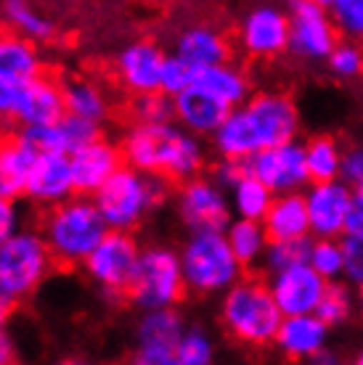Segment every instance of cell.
I'll return each instance as SVG.
<instances>
[{
    "mask_svg": "<svg viewBox=\"0 0 363 365\" xmlns=\"http://www.w3.org/2000/svg\"><path fill=\"white\" fill-rule=\"evenodd\" d=\"M125 165L144 175L164 178L167 182H186L202 178L207 151L202 138L191 135L175 122L138 125L130 122L119 138Z\"/></svg>",
    "mask_w": 363,
    "mask_h": 365,
    "instance_id": "cell-1",
    "label": "cell"
},
{
    "mask_svg": "<svg viewBox=\"0 0 363 365\" xmlns=\"http://www.w3.org/2000/svg\"><path fill=\"white\" fill-rule=\"evenodd\" d=\"M106 233L109 225L101 217L96 201L88 196H74L59 207H51L40 220V236L51 249L54 262L64 267L85 265Z\"/></svg>",
    "mask_w": 363,
    "mask_h": 365,
    "instance_id": "cell-2",
    "label": "cell"
},
{
    "mask_svg": "<svg viewBox=\"0 0 363 365\" xmlns=\"http://www.w3.org/2000/svg\"><path fill=\"white\" fill-rule=\"evenodd\" d=\"M167 193H170V182L164 178L144 175L125 165L93 196V201L109 230L133 233L146 220V215L162 207Z\"/></svg>",
    "mask_w": 363,
    "mask_h": 365,
    "instance_id": "cell-3",
    "label": "cell"
},
{
    "mask_svg": "<svg viewBox=\"0 0 363 365\" xmlns=\"http://www.w3.org/2000/svg\"><path fill=\"white\" fill-rule=\"evenodd\" d=\"M220 320L228 336H234L242 344L263 347L276 341L284 315L273 299L268 283L257 278H242L231 292L223 294Z\"/></svg>",
    "mask_w": 363,
    "mask_h": 365,
    "instance_id": "cell-4",
    "label": "cell"
},
{
    "mask_svg": "<svg viewBox=\"0 0 363 365\" xmlns=\"http://www.w3.org/2000/svg\"><path fill=\"white\" fill-rule=\"evenodd\" d=\"M178 255L186 286L194 294H226L242 281L244 267L228 247L226 233H191Z\"/></svg>",
    "mask_w": 363,
    "mask_h": 365,
    "instance_id": "cell-5",
    "label": "cell"
},
{
    "mask_svg": "<svg viewBox=\"0 0 363 365\" xmlns=\"http://www.w3.org/2000/svg\"><path fill=\"white\" fill-rule=\"evenodd\" d=\"M189 292L183 278L181 255L167 247H149L141 252L136 273L125 289V302L136 310H173Z\"/></svg>",
    "mask_w": 363,
    "mask_h": 365,
    "instance_id": "cell-6",
    "label": "cell"
},
{
    "mask_svg": "<svg viewBox=\"0 0 363 365\" xmlns=\"http://www.w3.org/2000/svg\"><path fill=\"white\" fill-rule=\"evenodd\" d=\"M54 265L40 230L21 228L0 249V299L11 307L29 299L46 283Z\"/></svg>",
    "mask_w": 363,
    "mask_h": 365,
    "instance_id": "cell-7",
    "label": "cell"
},
{
    "mask_svg": "<svg viewBox=\"0 0 363 365\" xmlns=\"http://www.w3.org/2000/svg\"><path fill=\"white\" fill-rule=\"evenodd\" d=\"M141 252L144 249H141V244H138V238L133 233L109 230L106 238L96 247V252L85 259L82 270L104 294L125 297L127 283H130V278L136 273L138 259H141Z\"/></svg>",
    "mask_w": 363,
    "mask_h": 365,
    "instance_id": "cell-8",
    "label": "cell"
},
{
    "mask_svg": "<svg viewBox=\"0 0 363 365\" xmlns=\"http://www.w3.org/2000/svg\"><path fill=\"white\" fill-rule=\"evenodd\" d=\"M339 46V29L324 3L297 0L289 6V51L308 61H329Z\"/></svg>",
    "mask_w": 363,
    "mask_h": 365,
    "instance_id": "cell-9",
    "label": "cell"
},
{
    "mask_svg": "<svg viewBox=\"0 0 363 365\" xmlns=\"http://www.w3.org/2000/svg\"><path fill=\"white\" fill-rule=\"evenodd\" d=\"M178 217L191 233H226L234 210L228 193L212 178H197L178 188Z\"/></svg>",
    "mask_w": 363,
    "mask_h": 365,
    "instance_id": "cell-10",
    "label": "cell"
},
{
    "mask_svg": "<svg viewBox=\"0 0 363 365\" xmlns=\"http://www.w3.org/2000/svg\"><path fill=\"white\" fill-rule=\"evenodd\" d=\"M247 167L257 180L271 188L273 196L300 193L302 185L310 182L308 165H305V146L297 140L257 151L247 162Z\"/></svg>",
    "mask_w": 363,
    "mask_h": 365,
    "instance_id": "cell-11",
    "label": "cell"
},
{
    "mask_svg": "<svg viewBox=\"0 0 363 365\" xmlns=\"http://www.w3.org/2000/svg\"><path fill=\"white\" fill-rule=\"evenodd\" d=\"M167 61V51L159 43L141 37L127 43L117 56V80L133 98L162 93V69Z\"/></svg>",
    "mask_w": 363,
    "mask_h": 365,
    "instance_id": "cell-12",
    "label": "cell"
},
{
    "mask_svg": "<svg viewBox=\"0 0 363 365\" xmlns=\"http://www.w3.org/2000/svg\"><path fill=\"white\" fill-rule=\"evenodd\" d=\"M355 191L342 180L332 182H310L305 191V207L310 217V233L316 238L345 236L347 215L353 207Z\"/></svg>",
    "mask_w": 363,
    "mask_h": 365,
    "instance_id": "cell-13",
    "label": "cell"
},
{
    "mask_svg": "<svg viewBox=\"0 0 363 365\" xmlns=\"http://www.w3.org/2000/svg\"><path fill=\"white\" fill-rule=\"evenodd\" d=\"M271 294L284 318H294V315H316L318 304L324 299L329 289V281L305 265L289 267L284 273L271 275Z\"/></svg>",
    "mask_w": 363,
    "mask_h": 365,
    "instance_id": "cell-14",
    "label": "cell"
},
{
    "mask_svg": "<svg viewBox=\"0 0 363 365\" xmlns=\"http://www.w3.org/2000/svg\"><path fill=\"white\" fill-rule=\"evenodd\" d=\"M239 46L254 58H273L289 48V14L276 6L247 11L239 24Z\"/></svg>",
    "mask_w": 363,
    "mask_h": 365,
    "instance_id": "cell-15",
    "label": "cell"
},
{
    "mask_svg": "<svg viewBox=\"0 0 363 365\" xmlns=\"http://www.w3.org/2000/svg\"><path fill=\"white\" fill-rule=\"evenodd\" d=\"M252 117L257 135L263 140V148L284 146L297 138L300 130V114L289 96L284 93H257L244 106Z\"/></svg>",
    "mask_w": 363,
    "mask_h": 365,
    "instance_id": "cell-16",
    "label": "cell"
},
{
    "mask_svg": "<svg viewBox=\"0 0 363 365\" xmlns=\"http://www.w3.org/2000/svg\"><path fill=\"white\" fill-rule=\"evenodd\" d=\"M69 159H72L77 196H88V199H93L125 167L122 148H119V143L109 140V138H99L91 146L74 151Z\"/></svg>",
    "mask_w": 363,
    "mask_h": 365,
    "instance_id": "cell-17",
    "label": "cell"
},
{
    "mask_svg": "<svg viewBox=\"0 0 363 365\" xmlns=\"http://www.w3.org/2000/svg\"><path fill=\"white\" fill-rule=\"evenodd\" d=\"M66 117V106H64V88L61 83L43 74L32 83L21 85L19 91L16 114H14V125L16 130L24 128H48L56 125Z\"/></svg>",
    "mask_w": 363,
    "mask_h": 365,
    "instance_id": "cell-18",
    "label": "cell"
},
{
    "mask_svg": "<svg viewBox=\"0 0 363 365\" xmlns=\"http://www.w3.org/2000/svg\"><path fill=\"white\" fill-rule=\"evenodd\" d=\"M32 204L37 207H59L64 201L77 196V185H74L72 159L66 154H40L35 167L29 173L27 191H24Z\"/></svg>",
    "mask_w": 363,
    "mask_h": 365,
    "instance_id": "cell-19",
    "label": "cell"
},
{
    "mask_svg": "<svg viewBox=\"0 0 363 365\" xmlns=\"http://www.w3.org/2000/svg\"><path fill=\"white\" fill-rule=\"evenodd\" d=\"M173 109H175V125L197 138H204V135L212 138L215 130L231 114V109H228L223 101H218L212 93H207L199 85H191L189 91L175 96Z\"/></svg>",
    "mask_w": 363,
    "mask_h": 365,
    "instance_id": "cell-20",
    "label": "cell"
},
{
    "mask_svg": "<svg viewBox=\"0 0 363 365\" xmlns=\"http://www.w3.org/2000/svg\"><path fill=\"white\" fill-rule=\"evenodd\" d=\"M173 53L194 66L197 72H204V69L231 61V43L212 24H191L178 32Z\"/></svg>",
    "mask_w": 363,
    "mask_h": 365,
    "instance_id": "cell-21",
    "label": "cell"
},
{
    "mask_svg": "<svg viewBox=\"0 0 363 365\" xmlns=\"http://www.w3.org/2000/svg\"><path fill=\"white\" fill-rule=\"evenodd\" d=\"M37 156L40 154L19 135V130L3 133L0 138V199L16 201L19 196H24Z\"/></svg>",
    "mask_w": 363,
    "mask_h": 365,
    "instance_id": "cell-22",
    "label": "cell"
},
{
    "mask_svg": "<svg viewBox=\"0 0 363 365\" xmlns=\"http://www.w3.org/2000/svg\"><path fill=\"white\" fill-rule=\"evenodd\" d=\"M46 74V61L37 43L16 35L14 29H0V80L27 85Z\"/></svg>",
    "mask_w": 363,
    "mask_h": 365,
    "instance_id": "cell-23",
    "label": "cell"
},
{
    "mask_svg": "<svg viewBox=\"0 0 363 365\" xmlns=\"http://www.w3.org/2000/svg\"><path fill=\"white\" fill-rule=\"evenodd\" d=\"M212 146L218 151L220 159L226 162H249L257 151H263V140L257 135L252 117L247 114V109H234L226 117V122L215 130L212 135Z\"/></svg>",
    "mask_w": 363,
    "mask_h": 365,
    "instance_id": "cell-24",
    "label": "cell"
},
{
    "mask_svg": "<svg viewBox=\"0 0 363 365\" xmlns=\"http://www.w3.org/2000/svg\"><path fill=\"white\" fill-rule=\"evenodd\" d=\"M263 228L271 238V244L284 241H308L310 236V217L305 207V193H287L276 196L271 210L263 220Z\"/></svg>",
    "mask_w": 363,
    "mask_h": 365,
    "instance_id": "cell-25",
    "label": "cell"
},
{
    "mask_svg": "<svg viewBox=\"0 0 363 365\" xmlns=\"http://www.w3.org/2000/svg\"><path fill=\"white\" fill-rule=\"evenodd\" d=\"M327 339L329 326L318 315H294V318H284L276 344L287 357L308 363L321 349H327Z\"/></svg>",
    "mask_w": 363,
    "mask_h": 365,
    "instance_id": "cell-26",
    "label": "cell"
},
{
    "mask_svg": "<svg viewBox=\"0 0 363 365\" xmlns=\"http://www.w3.org/2000/svg\"><path fill=\"white\" fill-rule=\"evenodd\" d=\"M186 320L178 310H154L144 312L136 326V347L138 349H164L175 352L178 341L186 334Z\"/></svg>",
    "mask_w": 363,
    "mask_h": 365,
    "instance_id": "cell-27",
    "label": "cell"
},
{
    "mask_svg": "<svg viewBox=\"0 0 363 365\" xmlns=\"http://www.w3.org/2000/svg\"><path fill=\"white\" fill-rule=\"evenodd\" d=\"M61 88L66 114L96 122V125H101L104 119L109 117V96L96 80L74 74V77L61 80Z\"/></svg>",
    "mask_w": 363,
    "mask_h": 365,
    "instance_id": "cell-28",
    "label": "cell"
},
{
    "mask_svg": "<svg viewBox=\"0 0 363 365\" xmlns=\"http://www.w3.org/2000/svg\"><path fill=\"white\" fill-rule=\"evenodd\" d=\"M197 85L204 88L207 93H212L218 101H223L231 111L247 106L249 98H252L249 96V80H247V74L237 64H231V61L199 72Z\"/></svg>",
    "mask_w": 363,
    "mask_h": 365,
    "instance_id": "cell-29",
    "label": "cell"
},
{
    "mask_svg": "<svg viewBox=\"0 0 363 365\" xmlns=\"http://www.w3.org/2000/svg\"><path fill=\"white\" fill-rule=\"evenodd\" d=\"M228 199H231V210H234L237 220H254V222H263L276 196H273L271 188L257 180V178L249 173V167H247L244 178L228 191Z\"/></svg>",
    "mask_w": 363,
    "mask_h": 365,
    "instance_id": "cell-30",
    "label": "cell"
},
{
    "mask_svg": "<svg viewBox=\"0 0 363 365\" xmlns=\"http://www.w3.org/2000/svg\"><path fill=\"white\" fill-rule=\"evenodd\" d=\"M3 19L16 35L27 37L32 43H48L56 37V24L54 19L46 16L40 9L21 3V0H9L3 3Z\"/></svg>",
    "mask_w": 363,
    "mask_h": 365,
    "instance_id": "cell-31",
    "label": "cell"
},
{
    "mask_svg": "<svg viewBox=\"0 0 363 365\" xmlns=\"http://www.w3.org/2000/svg\"><path fill=\"white\" fill-rule=\"evenodd\" d=\"M226 238L242 267L263 262L265 252L271 247V238L265 233L263 222H254V220H234L226 230Z\"/></svg>",
    "mask_w": 363,
    "mask_h": 365,
    "instance_id": "cell-32",
    "label": "cell"
},
{
    "mask_svg": "<svg viewBox=\"0 0 363 365\" xmlns=\"http://www.w3.org/2000/svg\"><path fill=\"white\" fill-rule=\"evenodd\" d=\"M342 151H345V148L339 146L334 138H329V135L310 138L308 143H305V165H308L310 182L339 180Z\"/></svg>",
    "mask_w": 363,
    "mask_h": 365,
    "instance_id": "cell-33",
    "label": "cell"
},
{
    "mask_svg": "<svg viewBox=\"0 0 363 365\" xmlns=\"http://www.w3.org/2000/svg\"><path fill=\"white\" fill-rule=\"evenodd\" d=\"M56 135H59L61 154L66 156H72L74 151H80V148L96 143L99 138H104L101 135V125L88 122V119L72 117V114H66L61 122H56Z\"/></svg>",
    "mask_w": 363,
    "mask_h": 365,
    "instance_id": "cell-34",
    "label": "cell"
},
{
    "mask_svg": "<svg viewBox=\"0 0 363 365\" xmlns=\"http://www.w3.org/2000/svg\"><path fill=\"white\" fill-rule=\"evenodd\" d=\"M308 265L316 270L321 278L334 283V278L345 275V252H342V241H332V238H316L310 244Z\"/></svg>",
    "mask_w": 363,
    "mask_h": 365,
    "instance_id": "cell-35",
    "label": "cell"
},
{
    "mask_svg": "<svg viewBox=\"0 0 363 365\" xmlns=\"http://www.w3.org/2000/svg\"><path fill=\"white\" fill-rule=\"evenodd\" d=\"M130 117L138 125H167V122H175L173 98L164 96V93L136 96L130 101Z\"/></svg>",
    "mask_w": 363,
    "mask_h": 365,
    "instance_id": "cell-36",
    "label": "cell"
},
{
    "mask_svg": "<svg viewBox=\"0 0 363 365\" xmlns=\"http://www.w3.org/2000/svg\"><path fill=\"white\" fill-rule=\"evenodd\" d=\"M175 355L181 365H212L215 363V344L204 329L199 326H189L183 339L175 347Z\"/></svg>",
    "mask_w": 363,
    "mask_h": 365,
    "instance_id": "cell-37",
    "label": "cell"
},
{
    "mask_svg": "<svg viewBox=\"0 0 363 365\" xmlns=\"http://www.w3.org/2000/svg\"><path fill=\"white\" fill-rule=\"evenodd\" d=\"M310 244L313 241H284V244H271L263 257V267L271 275L284 273L289 267L305 265L310 257Z\"/></svg>",
    "mask_w": 363,
    "mask_h": 365,
    "instance_id": "cell-38",
    "label": "cell"
},
{
    "mask_svg": "<svg viewBox=\"0 0 363 365\" xmlns=\"http://www.w3.org/2000/svg\"><path fill=\"white\" fill-rule=\"evenodd\" d=\"M353 294L345 283H329L324 299L318 304V318L324 320L327 326H339L353 315Z\"/></svg>",
    "mask_w": 363,
    "mask_h": 365,
    "instance_id": "cell-39",
    "label": "cell"
},
{
    "mask_svg": "<svg viewBox=\"0 0 363 365\" xmlns=\"http://www.w3.org/2000/svg\"><path fill=\"white\" fill-rule=\"evenodd\" d=\"M327 9L342 35L350 40H363V0H332Z\"/></svg>",
    "mask_w": 363,
    "mask_h": 365,
    "instance_id": "cell-40",
    "label": "cell"
},
{
    "mask_svg": "<svg viewBox=\"0 0 363 365\" xmlns=\"http://www.w3.org/2000/svg\"><path fill=\"white\" fill-rule=\"evenodd\" d=\"M197 77H199V72L194 66L186 64L175 53H167V61H164V69H162V93L175 98L183 91H189L191 85H197Z\"/></svg>",
    "mask_w": 363,
    "mask_h": 365,
    "instance_id": "cell-41",
    "label": "cell"
},
{
    "mask_svg": "<svg viewBox=\"0 0 363 365\" xmlns=\"http://www.w3.org/2000/svg\"><path fill=\"white\" fill-rule=\"evenodd\" d=\"M327 64L332 74L342 77V80H353V77L363 74V48L355 43H339L334 48V53L329 56Z\"/></svg>",
    "mask_w": 363,
    "mask_h": 365,
    "instance_id": "cell-42",
    "label": "cell"
},
{
    "mask_svg": "<svg viewBox=\"0 0 363 365\" xmlns=\"http://www.w3.org/2000/svg\"><path fill=\"white\" fill-rule=\"evenodd\" d=\"M339 180L358 191L363 185V146H347L342 151V167H339Z\"/></svg>",
    "mask_w": 363,
    "mask_h": 365,
    "instance_id": "cell-43",
    "label": "cell"
},
{
    "mask_svg": "<svg viewBox=\"0 0 363 365\" xmlns=\"http://www.w3.org/2000/svg\"><path fill=\"white\" fill-rule=\"evenodd\" d=\"M342 252H345V278L353 286L363 289V241L342 238Z\"/></svg>",
    "mask_w": 363,
    "mask_h": 365,
    "instance_id": "cell-44",
    "label": "cell"
},
{
    "mask_svg": "<svg viewBox=\"0 0 363 365\" xmlns=\"http://www.w3.org/2000/svg\"><path fill=\"white\" fill-rule=\"evenodd\" d=\"M21 230V212L19 204L11 199H0V249Z\"/></svg>",
    "mask_w": 363,
    "mask_h": 365,
    "instance_id": "cell-45",
    "label": "cell"
},
{
    "mask_svg": "<svg viewBox=\"0 0 363 365\" xmlns=\"http://www.w3.org/2000/svg\"><path fill=\"white\" fill-rule=\"evenodd\" d=\"M247 173V165L244 162H226V159H220L218 165L212 167V180L218 182L223 191H231L234 185H237Z\"/></svg>",
    "mask_w": 363,
    "mask_h": 365,
    "instance_id": "cell-46",
    "label": "cell"
},
{
    "mask_svg": "<svg viewBox=\"0 0 363 365\" xmlns=\"http://www.w3.org/2000/svg\"><path fill=\"white\" fill-rule=\"evenodd\" d=\"M19 91H21V85H14V83H9V80H0V128H3V125H14Z\"/></svg>",
    "mask_w": 363,
    "mask_h": 365,
    "instance_id": "cell-47",
    "label": "cell"
},
{
    "mask_svg": "<svg viewBox=\"0 0 363 365\" xmlns=\"http://www.w3.org/2000/svg\"><path fill=\"white\" fill-rule=\"evenodd\" d=\"M125 365H181L175 352H164V349H133Z\"/></svg>",
    "mask_w": 363,
    "mask_h": 365,
    "instance_id": "cell-48",
    "label": "cell"
},
{
    "mask_svg": "<svg viewBox=\"0 0 363 365\" xmlns=\"http://www.w3.org/2000/svg\"><path fill=\"white\" fill-rule=\"evenodd\" d=\"M342 238H361L363 241V193L358 191L353 196V207H350V215H347L345 236Z\"/></svg>",
    "mask_w": 363,
    "mask_h": 365,
    "instance_id": "cell-49",
    "label": "cell"
},
{
    "mask_svg": "<svg viewBox=\"0 0 363 365\" xmlns=\"http://www.w3.org/2000/svg\"><path fill=\"white\" fill-rule=\"evenodd\" d=\"M0 365H21L16 341H14L9 334H3V336H0Z\"/></svg>",
    "mask_w": 363,
    "mask_h": 365,
    "instance_id": "cell-50",
    "label": "cell"
},
{
    "mask_svg": "<svg viewBox=\"0 0 363 365\" xmlns=\"http://www.w3.org/2000/svg\"><path fill=\"white\" fill-rule=\"evenodd\" d=\"M308 365H342V357L337 355L334 349H321L316 357H310Z\"/></svg>",
    "mask_w": 363,
    "mask_h": 365,
    "instance_id": "cell-51",
    "label": "cell"
},
{
    "mask_svg": "<svg viewBox=\"0 0 363 365\" xmlns=\"http://www.w3.org/2000/svg\"><path fill=\"white\" fill-rule=\"evenodd\" d=\"M54 365H96V363H93V360H88V357L69 355V357H61V360H56Z\"/></svg>",
    "mask_w": 363,
    "mask_h": 365,
    "instance_id": "cell-52",
    "label": "cell"
},
{
    "mask_svg": "<svg viewBox=\"0 0 363 365\" xmlns=\"http://www.w3.org/2000/svg\"><path fill=\"white\" fill-rule=\"evenodd\" d=\"M9 318H11V304L0 299V336L6 334V326H9Z\"/></svg>",
    "mask_w": 363,
    "mask_h": 365,
    "instance_id": "cell-53",
    "label": "cell"
},
{
    "mask_svg": "<svg viewBox=\"0 0 363 365\" xmlns=\"http://www.w3.org/2000/svg\"><path fill=\"white\" fill-rule=\"evenodd\" d=\"M353 365H363V349H361V352H358V355H355Z\"/></svg>",
    "mask_w": 363,
    "mask_h": 365,
    "instance_id": "cell-54",
    "label": "cell"
},
{
    "mask_svg": "<svg viewBox=\"0 0 363 365\" xmlns=\"http://www.w3.org/2000/svg\"><path fill=\"white\" fill-rule=\"evenodd\" d=\"M358 304H361V315H363V289H361V294H358Z\"/></svg>",
    "mask_w": 363,
    "mask_h": 365,
    "instance_id": "cell-55",
    "label": "cell"
},
{
    "mask_svg": "<svg viewBox=\"0 0 363 365\" xmlns=\"http://www.w3.org/2000/svg\"><path fill=\"white\" fill-rule=\"evenodd\" d=\"M358 193H363V185H361V188H358Z\"/></svg>",
    "mask_w": 363,
    "mask_h": 365,
    "instance_id": "cell-56",
    "label": "cell"
},
{
    "mask_svg": "<svg viewBox=\"0 0 363 365\" xmlns=\"http://www.w3.org/2000/svg\"><path fill=\"white\" fill-rule=\"evenodd\" d=\"M0 138H3V133H0Z\"/></svg>",
    "mask_w": 363,
    "mask_h": 365,
    "instance_id": "cell-57",
    "label": "cell"
}]
</instances>
